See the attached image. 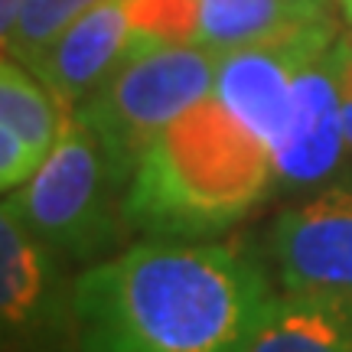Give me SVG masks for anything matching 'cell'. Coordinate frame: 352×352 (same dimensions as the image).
I'll return each mask as SVG.
<instances>
[{
  "instance_id": "obj_3",
  "label": "cell",
  "mask_w": 352,
  "mask_h": 352,
  "mask_svg": "<svg viewBox=\"0 0 352 352\" xmlns=\"http://www.w3.org/2000/svg\"><path fill=\"white\" fill-rule=\"evenodd\" d=\"M118 186H127V179L114 170L98 134L69 111L46 164L30 183L10 189L3 206L50 248L91 258L124 235L127 215Z\"/></svg>"
},
{
  "instance_id": "obj_7",
  "label": "cell",
  "mask_w": 352,
  "mask_h": 352,
  "mask_svg": "<svg viewBox=\"0 0 352 352\" xmlns=\"http://www.w3.org/2000/svg\"><path fill=\"white\" fill-rule=\"evenodd\" d=\"M147 50L140 43L127 0H101L69 23L46 50L33 56L26 69L59 98L65 111L91 98L104 78L134 52Z\"/></svg>"
},
{
  "instance_id": "obj_16",
  "label": "cell",
  "mask_w": 352,
  "mask_h": 352,
  "mask_svg": "<svg viewBox=\"0 0 352 352\" xmlns=\"http://www.w3.org/2000/svg\"><path fill=\"white\" fill-rule=\"evenodd\" d=\"M23 3L26 0H0V33H3V36L16 26L20 13H23Z\"/></svg>"
},
{
  "instance_id": "obj_14",
  "label": "cell",
  "mask_w": 352,
  "mask_h": 352,
  "mask_svg": "<svg viewBox=\"0 0 352 352\" xmlns=\"http://www.w3.org/2000/svg\"><path fill=\"white\" fill-rule=\"evenodd\" d=\"M140 43L153 46H196L199 0H127Z\"/></svg>"
},
{
  "instance_id": "obj_11",
  "label": "cell",
  "mask_w": 352,
  "mask_h": 352,
  "mask_svg": "<svg viewBox=\"0 0 352 352\" xmlns=\"http://www.w3.org/2000/svg\"><path fill=\"white\" fill-rule=\"evenodd\" d=\"M248 352H352V307L284 294Z\"/></svg>"
},
{
  "instance_id": "obj_1",
  "label": "cell",
  "mask_w": 352,
  "mask_h": 352,
  "mask_svg": "<svg viewBox=\"0 0 352 352\" xmlns=\"http://www.w3.org/2000/svg\"><path fill=\"white\" fill-rule=\"evenodd\" d=\"M274 300L241 248L160 235L78 277L72 316L82 352H248Z\"/></svg>"
},
{
  "instance_id": "obj_8",
  "label": "cell",
  "mask_w": 352,
  "mask_h": 352,
  "mask_svg": "<svg viewBox=\"0 0 352 352\" xmlns=\"http://www.w3.org/2000/svg\"><path fill=\"white\" fill-rule=\"evenodd\" d=\"M333 43L310 52L294 76V111H290L287 138L271 153L277 186H314L340 166L346 153Z\"/></svg>"
},
{
  "instance_id": "obj_17",
  "label": "cell",
  "mask_w": 352,
  "mask_h": 352,
  "mask_svg": "<svg viewBox=\"0 0 352 352\" xmlns=\"http://www.w3.org/2000/svg\"><path fill=\"white\" fill-rule=\"evenodd\" d=\"M342 3V10H346V16H349V23H352V0H340Z\"/></svg>"
},
{
  "instance_id": "obj_12",
  "label": "cell",
  "mask_w": 352,
  "mask_h": 352,
  "mask_svg": "<svg viewBox=\"0 0 352 352\" xmlns=\"http://www.w3.org/2000/svg\"><path fill=\"white\" fill-rule=\"evenodd\" d=\"M52 284V248L33 235L16 215L0 209V310L3 327H26L39 316V307Z\"/></svg>"
},
{
  "instance_id": "obj_13",
  "label": "cell",
  "mask_w": 352,
  "mask_h": 352,
  "mask_svg": "<svg viewBox=\"0 0 352 352\" xmlns=\"http://www.w3.org/2000/svg\"><path fill=\"white\" fill-rule=\"evenodd\" d=\"M98 3L101 0H26L16 26L3 36V56H13L16 63L26 65L33 56L46 50L65 26L76 23L82 13L98 7Z\"/></svg>"
},
{
  "instance_id": "obj_10",
  "label": "cell",
  "mask_w": 352,
  "mask_h": 352,
  "mask_svg": "<svg viewBox=\"0 0 352 352\" xmlns=\"http://www.w3.org/2000/svg\"><path fill=\"white\" fill-rule=\"evenodd\" d=\"M323 23H329V10L320 0H199L196 46L226 56L284 43Z\"/></svg>"
},
{
  "instance_id": "obj_2",
  "label": "cell",
  "mask_w": 352,
  "mask_h": 352,
  "mask_svg": "<svg viewBox=\"0 0 352 352\" xmlns=\"http://www.w3.org/2000/svg\"><path fill=\"white\" fill-rule=\"evenodd\" d=\"M271 183V147L209 95L140 157L124 215L131 228L164 239L215 235L252 212Z\"/></svg>"
},
{
  "instance_id": "obj_4",
  "label": "cell",
  "mask_w": 352,
  "mask_h": 352,
  "mask_svg": "<svg viewBox=\"0 0 352 352\" xmlns=\"http://www.w3.org/2000/svg\"><path fill=\"white\" fill-rule=\"evenodd\" d=\"M219 56L202 46H153L121 63L82 101L78 118L98 134L114 170L131 183L140 157L179 114L209 98Z\"/></svg>"
},
{
  "instance_id": "obj_9",
  "label": "cell",
  "mask_w": 352,
  "mask_h": 352,
  "mask_svg": "<svg viewBox=\"0 0 352 352\" xmlns=\"http://www.w3.org/2000/svg\"><path fill=\"white\" fill-rule=\"evenodd\" d=\"M65 108L23 63L3 56L0 65V186H23L46 164L63 131Z\"/></svg>"
},
{
  "instance_id": "obj_18",
  "label": "cell",
  "mask_w": 352,
  "mask_h": 352,
  "mask_svg": "<svg viewBox=\"0 0 352 352\" xmlns=\"http://www.w3.org/2000/svg\"><path fill=\"white\" fill-rule=\"evenodd\" d=\"M320 3H329V0H320Z\"/></svg>"
},
{
  "instance_id": "obj_6",
  "label": "cell",
  "mask_w": 352,
  "mask_h": 352,
  "mask_svg": "<svg viewBox=\"0 0 352 352\" xmlns=\"http://www.w3.org/2000/svg\"><path fill=\"white\" fill-rule=\"evenodd\" d=\"M336 36H340L336 23L329 20V23L294 39H284V43L226 52V56H219V65H215L212 95L274 153L280 140L287 138L297 69L310 52L329 46Z\"/></svg>"
},
{
  "instance_id": "obj_5",
  "label": "cell",
  "mask_w": 352,
  "mask_h": 352,
  "mask_svg": "<svg viewBox=\"0 0 352 352\" xmlns=\"http://www.w3.org/2000/svg\"><path fill=\"white\" fill-rule=\"evenodd\" d=\"M280 287L352 307V183L297 202L271 235Z\"/></svg>"
},
{
  "instance_id": "obj_15",
  "label": "cell",
  "mask_w": 352,
  "mask_h": 352,
  "mask_svg": "<svg viewBox=\"0 0 352 352\" xmlns=\"http://www.w3.org/2000/svg\"><path fill=\"white\" fill-rule=\"evenodd\" d=\"M333 69H336V88H340L346 151L352 153V36H336V43H333Z\"/></svg>"
}]
</instances>
